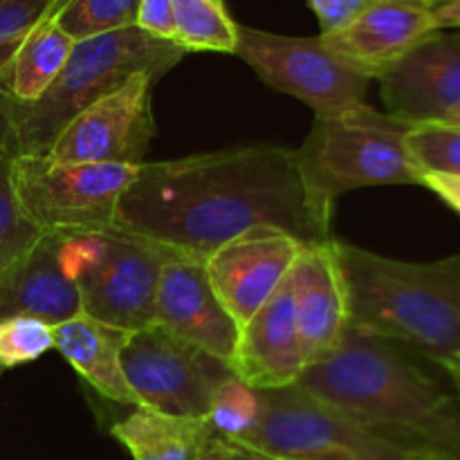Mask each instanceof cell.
<instances>
[{"instance_id": "6da1fadb", "label": "cell", "mask_w": 460, "mask_h": 460, "mask_svg": "<svg viewBox=\"0 0 460 460\" xmlns=\"http://www.w3.org/2000/svg\"><path fill=\"white\" fill-rule=\"evenodd\" d=\"M115 227L202 261L254 229L290 234L301 245L335 238L310 207L296 153L263 144L144 162Z\"/></svg>"}, {"instance_id": "7a4b0ae2", "label": "cell", "mask_w": 460, "mask_h": 460, "mask_svg": "<svg viewBox=\"0 0 460 460\" xmlns=\"http://www.w3.org/2000/svg\"><path fill=\"white\" fill-rule=\"evenodd\" d=\"M296 385L413 452L460 460V394L445 389L394 341L346 328Z\"/></svg>"}, {"instance_id": "3957f363", "label": "cell", "mask_w": 460, "mask_h": 460, "mask_svg": "<svg viewBox=\"0 0 460 460\" xmlns=\"http://www.w3.org/2000/svg\"><path fill=\"white\" fill-rule=\"evenodd\" d=\"M349 331L380 337L443 367L460 355V254L434 263L386 259L335 238Z\"/></svg>"}, {"instance_id": "277c9868", "label": "cell", "mask_w": 460, "mask_h": 460, "mask_svg": "<svg viewBox=\"0 0 460 460\" xmlns=\"http://www.w3.org/2000/svg\"><path fill=\"white\" fill-rule=\"evenodd\" d=\"M184 54L173 40L155 39L135 25L75 40L66 66L43 97L31 103L13 99L18 155H48L58 133L79 112L139 72L160 81Z\"/></svg>"}, {"instance_id": "5b68a950", "label": "cell", "mask_w": 460, "mask_h": 460, "mask_svg": "<svg viewBox=\"0 0 460 460\" xmlns=\"http://www.w3.org/2000/svg\"><path fill=\"white\" fill-rule=\"evenodd\" d=\"M411 124L359 106L344 115L317 119L295 148L301 180L314 216L331 227L337 198L353 189L382 184H422L407 146Z\"/></svg>"}, {"instance_id": "8992f818", "label": "cell", "mask_w": 460, "mask_h": 460, "mask_svg": "<svg viewBox=\"0 0 460 460\" xmlns=\"http://www.w3.org/2000/svg\"><path fill=\"white\" fill-rule=\"evenodd\" d=\"M169 250L119 227L66 236L63 259L81 310L133 332L155 323V299Z\"/></svg>"}, {"instance_id": "52a82bcc", "label": "cell", "mask_w": 460, "mask_h": 460, "mask_svg": "<svg viewBox=\"0 0 460 460\" xmlns=\"http://www.w3.org/2000/svg\"><path fill=\"white\" fill-rule=\"evenodd\" d=\"M259 394V425L243 445L274 460H411L418 454L368 429L299 385Z\"/></svg>"}, {"instance_id": "ba28073f", "label": "cell", "mask_w": 460, "mask_h": 460, "mask_svg": "<svg viewBox=\"0 0 460 460\" xmlns=\"http://www.w3.org/2000/svg\"><path fill=\"white\" fill-rule=\"evenodd\" d=\"M137 169L16 155L12 173L18 202L40 232L76 236L115 227L117 207Z\"/></svg>"}, {"instance_id": "9c48e42d", "label": "cell", "mask_w": 460, "mask_h": 460, "mask_svg": "<svg viewBox=\"0 0 460 460\" xmlns=\"http://www.w3.org/2000/svg\"><path fill=\"white\" fill-rule=\"evenodd\" d=\"M234 54L274 90L313 108L317 119L367 106L371 79L328 49L322 36H286L238 25Z\"/></svg>"}, {"instance_id": "30bf717a", "label": "cell", "mask_w": 460, "mask_h": 460, "mask_svg": "<svg viewBox=\"0 0 460 460\" xmlns=\"http://www.w3.org/2000/svg\"><path fill=\"white\" fill-rule=\"evenodd\" d=\"M121 368L137 407L187 418H207L216 386L234 376L229 364L157 323L130 332Z\"/></svg>"}, {"instance_id": "8fae6325", "label": "cell", "mask_w": 460, "mask_h": 460, "mask_svg": "<svg viewBox=\"0 0 460 460\" xmlns=\"http://www.w3.org/2000/svg\"><path fill=\"white\" fill-rule=\"evenodd\" d=\"M157 79L139 72L75 117L54 139L48 155L72 164H144L155 137L153 88Z\"/></svg>"}, {"instance_id": "7c38bea8", "label": "cell", "mask_w": 460, "mask_h": 460, "mask_svg": "<svg viewBox=\"0 0 460 460\" xmlns=\"http://www.w3.org/2000/svg\"><path fill=\"white\" fill-rule=\"evenodd\" d=\"M301 243L277 229L234 238L205 261L211 288L238 326H245L290 277Z\"/></svg>"}, {"instance_id": "4fadbf2b", "label": "cell", "mask_w": 460, "mask_h": 460, "mask_svg": "<svg viewBox=\"0 0 460 460\" xmlns=\"http://www.w3.org/2000/svg\"><path fill=\"white\" fill-rule=\"evenodd\" d=\"M155 323L220 362L232 364L241 326L216 296L202 259L169 250L157 286Z\"/></svg>"}, {"instance_id": "5bb4252c", "label": "cell", "mask_w": 460, "mask_h": 460, "mask_svg": "<svg viewBox=\"0 0 460 460\" xmlns=\"http://www.w3.org/2000/svg\"><path fill=\"white\" fill-rule=\"evenodd\" d=\"M386 112L407 124H445L460 112V30L422 40L380 79Z\"/></svg>"}, {"instance_id": "9a60e30c", "label": "cell", "mask_w": 460, "mask_h": 460, "mask_svg": "<svg viewBox=\"0 0 460 460\" xmlns=\"http://www.w3.org/2000/svg\"><path fill=\"white\" fill-rule=\"evenodd\" d=\"M436 31L440 30L425 0H373L346 27L319 36L341 61L380 81Z\"/></svg>"}, {"instance_id": "2e32d148", "label": "cell", "mask_w": 460, "mask_h": 460, "mask_svg": "<svg viewBox=\"0 0 460 460\" xmlns=\"http://www.w3.org/2000/svg\"><path fill=\"white\" fill-rule=\"evenodd\" d=\"M295 322L305 367L326 358L349 328V299L335 256V238L304 245L290 272Z\"/></svg>"}, {"instance_id": "e0dca14e", "label": "cell", "mask_w": 460, "mask_h": 460, "mask_svg": "<svg viewBox=\"0 0 460 460\" xmlns=\"http://www.w3.org/2000/svg\"><path fill=\"white\" fill-rule=\"evenodd\" d=\"M63 234H43L0 272V319L31 317L57 326L81 314L75 279L63 259Z\"/></svg>"}, {"instance_id": "ac0fdd59", "label": "cell", "mask_w": 460, "mask_h": 460, "mask_svg": "<svg viewBox=\"0 0 460 460\" xmlns=\"http://www.w3.org/2000/svg\"><path fill=\"white\" fill-rule=\"evenodd\" d=\"M229 367L234 376L259 391L283 389L299 382L301 373L305 371V358L295 322L290 277L241 328L236 353Z\"/></svg>"}, {"instance_id": "d6986e66", "label": "cell", "mask_w": 460, "mask_h": 460, "mask_svg": "<svg viewBox=\"0 0 460 460\" xmlns=\"http://www.w3.org/2000/svg\"><path fill=\"white\" fill-rule=\"evenodd\" d=\"M128 331L97 322L85 313L54 326V349L103 398L137 407L121 368Z\"/></svg>"}, {"instance_id": "ffe728a7", "label": "cell", "mask_w": 460, "mask_h": 460, "mask_svg": "<svg viewBox=\"0 0 460 460\" xmlns=\"http://www.w3.org/2000/svg\"><path fill=\"white\" fill-rule=\"evenodd\" d=\"M111 434L133 460H198L214 436L207 418L171 416L148 407H133L115 422Z\"/></svg>"}, {"instance_id": "44dd1931", "label": "cell", "mask_w": 460, "mask_h": 460, "mask_svg": "<svg viewBox=\"0 0 460 460\" xmlns=\"http://www.w3.org/2000/svg\"><path fill=\"white\" fill-rule=\"evenodd\" d=\"M72 39L58 27L57 16H49L22 40L7 75V93L16 102L31 103L43 97L72 52Z\"/></svg>"}, {"instance_id": "7402d4cb", "label": "cell", "mask_w": 460, "mask_h": 460, "mask_svg": "<svg viewBox=\"0 0 460 460\" xmlns=\"http://www.w3.org/2000/svg\"><path fill=\"white\" fill-rule=\"evenodd\" d=\"M173 3V43L184 52L234 54L238 22L225 0H171Z\"/></svg>"}, {"instance_id": "603a6c76", "label": "cell", "mask_w": 460, "mask_h": 460, "mask_svg": "<svg viewBox=\"0 0 460 460\" xmlns=\"http://www.w3.org/2000/svg\"><path fill=\"white\" fill-rule=\"evenodd\" d=\"M261 418V394L236 376L220 382L211 394L207 422L216 436L243 443L256 429Z\"/></svg>"}, {"instance_id": "cb8c5ba5", "label": "cell", "mask_w": 460, "mask_h": 460, "mask_svg": "<svg viewBox=\"0 0 460 460\" xmlns=\"http://www.w3.org/2000/svg\"><path fill=\"white\" fill-rule=\"evenodd\" d=\"M13 157V153L0 148V272L43 236L18 202L12 173Z\"/></svg>"}, {"instance_id": "d4e9b609", "label": "cell", "mask_w": 460, "mask_h": 460, "mask_svg": "<svg viewBox=\"0 0 460 460\" xmlns=\"http://www.w3.org/2000/svg\"><path fill=\"white\" fill-rule=\"evenodd\" d=\"M139 0H66L57 22L75 40L133 27Z\"/></svg>"}, {"instance_id": "484cf974", "label": "cell", "mask_w": 460, "mask_h": 460, "mask_svg": "<svg viewBox=\"0 0 460 460\" xmlns=\"http://www.w3.org/2000/svg\"><path fill=\"white\" fill-rule=\"evenodd\" d=\"M66 0H0V88L7 93V75L22 40L49 16H57Z\"/></svg>"}, {"instance_id": "4316f807", "label": "cell", "mask_w": 460, "mask_h": 460, "mask_svg": "<svg viewBox=\"0 0 460 460\" xmlns=\"http://www.w3.org/2000/svg\"><path fill=\"white\" fill-rule=\"evenodd\" d=\"M413 164L422 175H460V128L452 124H418L407 135Z\"/></svg>"}, {"instance_id": "83f0119b", "label": "cell", "mask_w": 460, "mask_h": 460, "mask_svg": "<svg viewBox=\"0 0 460 460\" xmlns=\"http://www.w3.org/2000/svg\"><path fill=\"white\" fill-rule=\"evenodd\" d=\"M54 349V326L31 317L0 319V368L36 362Z\"/></svg>"}, {"instance_id": "f1b7e54d", "label": "cell", "mask_w": 460, "mask_h": 460, "mask_svg": "<svg viewBox=\"0 0 460 460\" xmlns=\"http://www.w3.org/2000/svg\"><path fill=\"white\" fill-rule=\"evenodd\" d=\"M322 25V34H332L358 18L373 0H308Z\"/></svg>"}, {"instance_id": "f546056e", "label": "cell", "mask_w": 460, "mask_h": 460, "mask_svg": "<svg viewBox=\"0 0 460 460\" xmlns=\"http://www.w3.org/2000/svg\"><path fill=\"white\" fill-rule=\"evenodd\" d=\"M135 27L162 40H173V3L171 0H139Z\"/></svg>"}, {"instance_id": "4dcf8cb0", "label": "cell", "mask_w": 460, "mask_h": 460, "mask_svg": "<svg viewBox=\"0 0 460 460\" xmlns=\"http://www.w3.org/2000/svg\"><path fill=\"white\" fill-rule=\"evenodd\" d=\"M198 460H274L268 454L259 452V449L250 447V445L236 443V440H227L223 436H211L209 443L202 449Z\"/></svg>"}, {"instance_id": "1f68e13d", "label": "cell", "mask_w": 460, "mask_h": 460, "mask_svg": "<svg viewBox=\"0 0 460 460\" xmlns=\"http://www.w3.org/2000/svg\"><path fill=\"white\" fill-rule=\"evenodd\" d=\"M422 187L434 191L445 205H449L456 214H460V175L427 173L422 175Z\"/></svg>"}, {"instance_id": "d6a6232c", "label": "cell", "mask_w": 460, "mask_h": 460, "mask_svg": "<svg viewBox=\"0 0 460 460\" xmlns=\"http://www.w3.org/2000/svg\"><path fill=\"white\" fill-rule=\"evenodd\" d=\"M0 148L18 155L16 124H13V97L0 88Z\"/></svg>"}, {"instance_id": "836d02e7", "label": "cell", "mask_w": 460, "mask_h": 460, "mask_svg": "<svg viewBox=\"0 0 460 460\" xmlns=\"http://www.w3.org/2000/svg\"><path fill=\"white\" fill-rule=\"evenodd\" d=\"M431 12L438 30H460V0H443Z\"/></svg>"}, {"instance_id": "e575fe53", "label": "cell", "mask_w": 460, "mask_h": 460, "mask_svg": "<svg viewBox=\"0 0 460 460\" xmlns=\"http://www.w3.org/2000/svg\"><path fill=\"white\" fill-rule=\"evenodd\" d=\"M440 368H443V371L447 373L449 380L454 382V386H456V391L460 394V355H458V358L449 359V362H445Z\"/></svg>"}, {"instance_id": "d590c367", "label": "cell", "mask_w": 460, "mask_h": 460, "mask_svg": "<svg viewBox=\"0 0 460 460\" xmlns=\"http://www.w3.org/2000/svg\"><path fill=\"white\" fill-rule=\"evenodd\" d=\"M411 460H449V458H443V456H438V454H429V452H418L416 456H413Z\"/></svg>"}, {"instance_id": "8d00e7d4", "label": "cell", "mask_w": 460, "mask_h": 460, "mask_svg": "<svg viewBox=\"0 0 460 460\" xmlns=\"http://www.w3.org/2000/svg\"><path fill=\"white\" fill-rule=\"evenodd\" d=\"M445 124H452V126H458V128H460V112H456V115H454V117H452V119H449V121H445Z\"/></svg>"}, {"instance_id": "74e56055", "label": "cell", "mask_w": 460, "mask_h": 460, "mask_svg": "<svg viewBox=\"0 0 460 460\" xmlns=\"http://www.w3.org/2000/svg\"><path fill=\"white\" fill-rule=\"evenodd\" d=\"M427 4H429V7H434V4H438V3H443V0H425Z\"/></svg>"}]
</instances>
